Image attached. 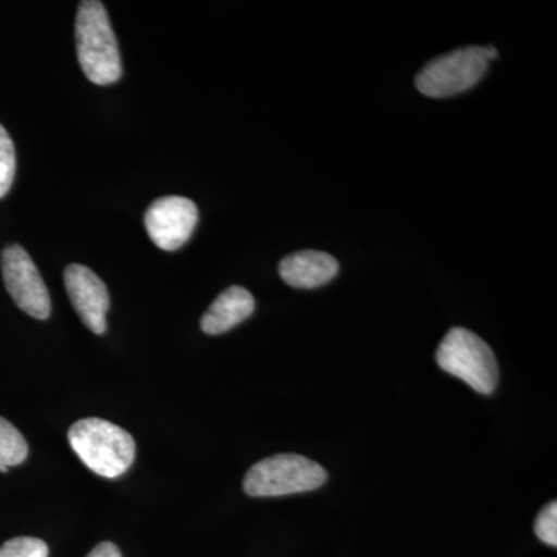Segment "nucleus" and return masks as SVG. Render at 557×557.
I'll return each mask as SVG.
<instances>
[{"label": "nucleus", "mask_w": 557, "mask_h": 557, "mask_svg": "<svg viewBox=\"0 0 557 557\" xmlns=\"http://www.w3.org/2000/svg\"><path fill=\"white\" fill-rule=\"evenodd\" d=\"M76 51L84 75L98 86L116 83L123 64L108 11L98 0H84L76 14Z\"/></svg>", "instance_id": "nucleus-1"}, {"label": "nucleus", "mask_w": 557, "mask_h": 557, "mask_svg": "<svg viewBox=\"0 0 557 557\" xmlns=\"http://www.w3.org/2000/svg\"><path fill=\"white\" fill-rule=\"evenodd\" d=\"M69 443L95 474L116 479L135 460V440L129 432L101 418H84L69 429Z\"/></svg>", "instance_id": "nucleus-2"}, {"label": "nucleus", "mask_w": 557, "mask_h": 557, "mask_svg": "<svg viewBox=\"0 0 557 557\" xmlns=\"http://www.w3.org/2000/svg\"><path fill=\"white\" fill-rule=\"evenodd\" d=\"M327 479V471L310 458L299 454H276L249 468L244 491L251 497L289 496L318 490Z\"/></svg>", "instance_id": "nucleus-3"}, {"label": "nucleus", "mask_w": 557, "mask_h": 557, "mask_svg": "<svg viewBox=\"0 0 557 557\" xmlns=\"http://www.w3.org/2000/svg\"><path fill=\"white\" fill-rule=\"evenodd\" d=\"M440 369L457 376L478 394L491 395L498 383L494 351L485 341L463 327L450 329L437 348Z\"/></svg>", "instance_id": "nucleus-4"}, {"label": "nucleus", "mask_w": 557, "mask_h": 557, "mask_svg": "<svg viewBox=\"0 0 557 557\" xmlns=\"http://www.w3.org/2000/svg\"><path fill=\"white\" fill-rule=\"evenodd\" d=\"M487 64L486 47L450 51L418 73V90L431 98L453 97L474 87L485 75Z\"/></svg>", "instance_id": "nucleus-5"}, {"label": "nucleus", "mask_w": 557, "mask_h": 557, "mask_svg": "<svg viewBox=\"0 0 557 557\" xmlns=\"http://www.w3.org/2000/svg\"><path fill=\"white\" fill-rule=\"evenodd\" d=\"M2 276L11 299L22 311L40 321L50 317L49 289L35 262L21 245H10L3 249Z\"/></svg>", "instance_id": "nucleus-6"}, {"label": "nucleus", "mask_w": 557, "mask_h": 557, "mask_svg": "<svg viewBox=\"0 0 557 557\" xmlns=\"http://www.w3.org/2000/svg\"><path fill=\"white\" fill-rule=\"evenodd\" d=\"M199 223V209L186 197L168 196L153 201L145 215L150 240L164 251H175L189 240Z\"/></svg>", "instance_id": "nucleus-7"}, {"label": "nucleus", "mask_w": 557, "mask_h": 557, "mask_svg": "<svg viewBox=\"0 0 557 557\" xmlns=\"http://www.w3.org/2000/svg\"><path fill=\"white\" fill-rule=\"evenodd\" d=\"M64 285L73 309L86 327L95 335L106 333L110 296L104 282L87 267L72 263L64 271Z\"/></svg>", "instance_id": "nucleus-8"}, {"label": "nucleus", "mask_w": 557, "mask_h": 557, "mask_svg": "<svg viewBox=\"0 0 557 557\" xmlns=\"http://www.w3.org/2000/svg\"><path fill=\"white\" fill-rule=\"evenodd\" d=\"M339 265L333 256L322 251H299L278 263V274L289 287L311 289L329 284L338 274Z\"/></svg>", "instance_id": "nucleus-9"}, {"label": "nucleus", "mask_w": 557, "mask_h": 557, "mask_svg": "<svg viewBox=\"0 0 557 557\" xmlns=\"http://www.w3.org/2000/svg\"><path fill=\"white\" fill-rule=\"evenodd\" d=\"M256 309L255 298L247 288L234 285L220 293L201 318V330L208 335H222L251 317Z\"/></svg>", "instance_id": "nucleus-10"}, {"label": "nucleus", "mask_w": 557, "mask_h": 557, "mask_svg": "<svg viewBox=\"0 0 557 557\" xmlns=\"http://www.w3.org/2000/svg\"><path fill=\"white\" fill-rule=\"evenodd\" d=\"M28 456L24 435L5 418L0 417V467H17Z\"/></svg>", "instance_id": "nucleus-11"}, {"label": "nucleus", "mask_w": 557, "mask_h": 557, "mask_svg": "<svg viewBox=\"0 0 557 557\" xmlns=\"http://www.w3.org/2000/svg\"><path fill=\"white\" fill-rule=\"evenodd\" d=\"M16 174V150L9 132L0 124V199L9 194Z\"/></svg>", "instance_id": "nucleus-12"}, {"label": "nucleus", "mask_w": 557, "mask_h": 557, "mask_svg": "<svg viewBox=\"0 0 557 557\" xmlns=\"http://www.w3.org/2000/svg\"><path fill=\"white\" fill-rule=\"evenodd\" d=\"M0 557H49V547L40 539L16 537L0 547Z\"/></svg>", "instance_id": "nucleus-13"}, {"label": "nucleus", "mask_w": 557, "mask_h": 557, "mask_svg": "<svg viewBox=\"0 0 557 557\" xmlns=\"http://www.w3.org/2000/svg\"><path fill=\"white\" fill-rule=\"evenodd\" d=\"M534 533L552 547L557 545V504L549 502L547 507L539 512L536 522H534Z\"/></svg>", "instance_id": "nucleus-14"}, {"label": "nucleus", "mask_w": 557, "mask_h": 557, "mask_svg": "<svg viewBox=\"0 0 557 557\" xmlns=\"http://www.w3.org/2000/svg\"><path fill=\"white\" fill-rule=\"evenodd\" d=\"M87 557H121L120 548L112 542H101Z\"/></svg>", "instance_id": "nucleus-15"}, {"label": "nucleus", "mask_w": 557, "mask_h": 557, "mask_svg": "<svg viewBox=\"0 0 557 557\" xmlns=\"http://www.w3.org/2000/svg\"><path fill=\"white\" fill-rule=\"evenodd\" d=\"M0 472H3V474H7V472H9V468L0 467Z\"/></svg>", "instance_id": "nucleus-16"}]
</instances>
